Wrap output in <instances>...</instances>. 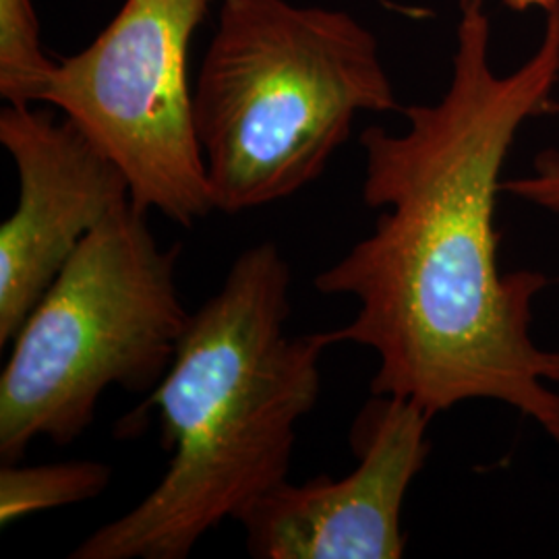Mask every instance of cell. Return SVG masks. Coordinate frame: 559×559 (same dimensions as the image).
<instances>
[{"instance_id":"6da1fadb","label":"cell","mask_w":559,"mask_h":559,"mask_svg":"<svg viewBox=\"0 0 559 559\" xmlns=\"http://www.w3.org/2000/svg\"><path fill=\"white\" fill-rule=\"evenodd\" d=\"M558 81L559 7L535 55L498 75L485 0H460L445 94L404 108L402 133H360L362 201L380 216L313 284L357 300L325 340L378 355L373 396L411 400L429 417L500 402L559 448V350L533 338V302L554 278L503 272L496 228L503 164L520 129L554 110Z\"/></svg>"},{"instance_id":"7a4b0ae2","label":"cell","mask_w":559,"mask_h":559,"mask_svg":"<svg viewBox=\"0 0 559 559\" xmlns=\"http://www.w3.org/2000/svg\"><path fill=\"white\" fill-rule=\"evenodd\" d=\"M293 270L274 240L245 249L191 313L175 359L119 438L150 415L170 454L158 485L71 559H185L224 520L290 477L297 429L321 392L325 332L286 334Z\"/></svg>"},{"instance_id":"3957f363","label":"cell","mask_w":559,"mask_h":559,"mask_svg":"<svg viewBox=\"0 0 559 559\" xmlns=\"http://www.w3.org/2000/svg\"><path fill=\"white\" fill-rule=\"evenodd\" d=\"M399 110L380 44L346 11L224 0L193 85L214 210L240 214L320 179L359 112Z\"/></svg>"},{"instance_id":"277c9868","label":"cell","mask_w":559,"mask_h":559,"mask_svg":"<svg viewBox=\"0 0 559 559\" xmlns=\"http://www.w3.org/2000/svg\"><path fill=\"white\" fill-rule=\"evenodd\" d=\"M145 210L122 203L98 224L13 338L0 376V460L36 440L67 445L119 385L150 394L189 323L177 284L180 245L160 247Z\"/></svg>"},{"instance_id":"5b68a950","label":"cell","mask_w":559,"mask_h":559,"mask_svg":"<svg viewBox=\"0 0 559 559\" xmlns=\"http://www.w3.org/2000/svg\"><path fill=\"white\" fill-rule=\"evenodd\" d=\"M212 0H124L41 102L73 120L129 180L131 200L191 228L214 212L193 120L191 41Z\"/></svg>"},{"instance_id":"8992f818","label":"cell","mask_w":559,"mask_h":559,"mask_svg":"<svg viewBox=\"0 0 559 559\" xmlns=\"http://www.w3.org/2000/svg\"><path fill=\"white\" fill-rule=\"evenodd\" d=\"M429 417L399 396L365 402L350 429L357 466L342 479L284 480L239 520L255 559H399L402 508L425 468Z\"/></svg>"},{"instance_id":"52a82bcc","label":"cell","mask_w":559,"mask_h":559,"mask_svg":"<svg viewBox=\"0 0 559 559\" xmlns=\"http://www.w3.org/2000/svg\"><path fill=\"white\" fill-rule=\"evenodd\" d=\"M0 143L17 166L20 201L0 226V346L59 278L85 237L131 200L119 166L67 117L7 104Z\"/></svg>"},{"instance_id":"ba28073f","label":"cell","mask_w":559,"mask_h":559,"mask_svg":"<svg viewBox=\"0 0 559 559\" xmlns=\"http://www.w3.org/2000/svg\"><path fill=\"white\" fill-rule=\"evenodd\" d=\"M112 477V468L96 460H69L40 466L2 464L0 524L11 526L32 514L96 500Z\"/></svg>"},{"instance_id":"9c48e42d","label":"cell","mask_w":559,"mask_h":559,"mask_svg":"<svg viewBox=\"0 0 559 559\" xmlns=\"http://www.w3.org/2000/svg\"><path fill=\"white\" fill-rule=\"evenodd\" d=\"M57 62L48 59L32 0H0V96L13 106H32Z\"/></svg>"},{"instance_id":"30bf717a","label":"cell","mask_w":559,"mask_h":559,"mask_svg":"<svg viewBox=\"0 0 559 559\" xmlns=\"http://www.w3.org/2000/svg\"><path fill=\"white\" fill-rule=\"evenodd\" d=\"M501 193L559 216V150H543L524 177L503 180Z\"/></svg>"},{"instance_id":"8fae6325","label":"cell","mask_w":559,"mask_h":559,"mask_svg":"<svg viewBox=\"0 0 559 559\" xmlns=\"http://www.w3.org/2000/svg\"><path fill=\"white\" fill-rule=\"evenodd\" d=\"M506 7L514 11H528V9H543L545 13H551L559 7V0H503Z\"/></svg>"}]
</instances>
